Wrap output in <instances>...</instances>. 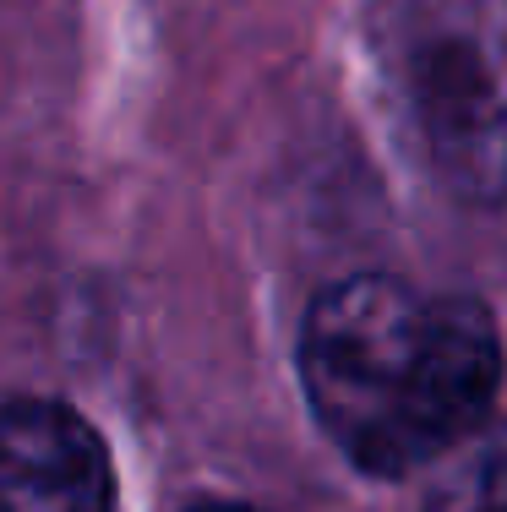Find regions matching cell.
Listing matches in <instances>:
<instances>
[{
  "mask_svg": "<svg viewBox=\"0 0 507 512\" xmlns=\"http://www.w3.org/2000/svg\"><path fill=\"white\" fill-rule=\"evenodd\" d=\"M398 93L426 164L458 202H507V0H420Z\"/></svg>",
  "mask_w": 507,
  "mask_h": 512,
  "instance_id": "7a4b0ae2",
  "label": "cell"
},
{
  "mask_svg": "<svg viewBox=\"0 0 507 512\" xmlns=\"http://www.w3.org/2000/svg\"><path fill=\"white\" fill-rule=\"evenodd\" d=\"M300 376L360 469L409 474L480 425L502 382V344L480 300L366 273L322 289L306 311Z\"/></svg>",
  "mask_w": 507,
  "mask_h": 512,
  "instance_id": "6da1fadb",
  "label": "cell"
},
{
  "mask_svg": "<svg viewBox=\"0 0 507 512\" xmlns=\"http://www.w3.org/2000/svg\"><path fill=\"white\" fill-rule=\"evenodd\" d=\"M191 512H251V507H224V502H213V507H191Z\"/></svg>",
  "mask_w": 507,
  "mask_h": 512,
  "instance_id": "5b68a950",
  "label": "cell"
},
{
  "mask_svg": "<svg viewBox=\"0 0 507 512\" xmlns=\"http://www.w3.org/2000/svg\"><path fill=\"white\" fill-rule=\"evenodd\" d=\"M431 512H507V463L486 458L480 469H464Z\"/></svg>",
  "mask_w": 507,
  "mask_h": 512,
  "instance_id": "277c9868",
  "label": "cell"
},
{
  "mask_svg": "<svg viewBox=\"0 0 507 512\" xmlns=\"http://www.w3.org/2000/svg\"><path fill=\"white\" fill-rule=\"evenodd\" d=\"M0 512H115L99 431L66 404L17 398L0 420Z\"/></svg>",
  "mask_w": 507,
  "mask_h": 512,
  "instance_id": "3957f363",
  "label": "cell"
}]
</instances>
